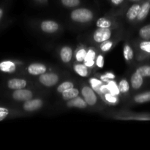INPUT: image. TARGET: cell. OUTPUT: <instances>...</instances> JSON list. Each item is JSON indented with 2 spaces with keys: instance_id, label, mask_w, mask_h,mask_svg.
<instances>
[{
  "instance_id": "obj_6",
  "label": "cell",
  "mask_w": 150,
  "mask_h": 150,
  "mask_svg": "<svg viewBox=\"0 0 150 150\" xmlns=\"http://www.w3.org/2000/svg\"><path fill=\"white\" fill-rule=\"evenodd\" d=\"M17 70V63L13 60L6 59L0 62V73L12 74Z\"/></svg>"
},
{
  "instance_id": "obj_36",
  "label": "cell",
  "mask_w": 150,
  "mask_h": 150,
  "mask_svg": "<svg viewBox=\"0 0 150 150\" xmlns=\"http://www.w3.org/2000/svg\"><path fill=\"white\" fill-rule=\"evenodd\" d=\"M100 92H102V93H107V92H108V87H107V85H103L102 84L101 85V86L100 87Z\"/></svg>"
},
{
  "instance_id": "obj_17",
  "label": "cell",
  "mask_w": 150,
  "mask_h": 150,
  "mask_svg": "<svg viewBox=\"0 0 150 150\" xmlns=\"http://www.w3.org/2000/svg\"><path fill=\"white\" fill-rule=\"evenodd\" d=\"M139 48L143 54L142 59L150 57V40H143L139 43Z\"/></svg>"
},
{
  "instance_id": "obj_39",
  "label": "cell",
  "mask_w": 150,
  "mask_h": 150,
  "mask_svg": "<svg viewBox=\"0 0 150 150\" xmlns=\"http://www.w3.org/2000/svg\"><path fill=\"white\" fill-rule=\"evenodd\" d=\"M130 1H140V0H130Z\"/></svg>"
},
{
  "instance_id": "obj_9",
  "label": "cell",
  "mask_w": 150,
  "mask_h": 150,
  "mask_svg": "<svg viewBox=\"0 0 150 150\" xmlns=\"http://www.w3.org/2000/svg\"><path fill=\"white\" fill-rule=\"evenodd\" d=\"M47 67L40 63H33L28 66L27 72L32 76H40L46 73Z\"/></svg>"
},
{
  "instance_id": "obj_35",
  "label": "cell",
  "mask_w": 150,
  "mask_h": 150,
  "mask_svg": "<svg viewBox=\"0 0 150 150\" xmlns=\"http://www.w3.org/2000/svg\"><path fill=\"white\" fill-rule=\"evenodd\" d=\"M115 79V76H114V74H113L112 73H107L106 74H105L104 76H101V80H103V81H108L110 79Z\"/></svg>"
},
{
  "instance_id": "obj_34",
  "label": "cell",
  "mask_w": 150,
  "mask_h": 150,
  "mask_svg": "<svg viewBox=\"0 0 150 150\" xmlns=\"http://www.w3.org/2000/svg\"><path fill=\"white\" fill-rule=\"evenodd\" d=\"M95 64H96L97 67H99V68H103L104 66V58L103 56L99 54L98 56L96 59V61H95Z\"/></svg>"
},
{
  "instance_id": "obj_2",
  "label": "cell",
  "mask_w": 150,
  "mask_h": 150,
  "mask_svg": "<svg viewBox=\"0 0 150 150\" xmlns=\"http://www.w3.org/2000/svg\"><path fill=\"white\" fill-rule=\"evenodd\" d=\"M39 81L45 86L51 87L58 83L59 76L56 73H45L40 76Z\"/></svg>"
},
{
  "instance_id": "obj_26",
  "label": "cell",
  "mask_w": 150,
  "mask_h": 150,
  "mask_svg": "<svg viewBox=\"0 0 150 150\" xmlns=\"http://www.w3.org/2000/svg\"><path fill=\"white\" fill-rule=\"evenodd\" d=\"M118 87L121 93L125 94L128 92L129 89H130V84L126 79H122L119 83Z\"/></svg>"
},
{
  "instance_id": "obj_27",
  "label": "cell",
  "mask_w": 150,
  "mask_h": 150,
  "mask_svg": "<svg viewBox=\"0 0 150 150\" xmlns=\"http://www.w3.org/2000/svg\"><path fill=\"white\" fill-rule=\"evenodd\" d=\"M74 87V84H73L72 82L70 81H64L63 83H62L61 84H59L57 87V92H59V93H62L64 91L67 90V89H70L71 88Z\"/></svg>"
},
{
  "instance_id": "obj_22",
  "label": "cell",
  "mask_w": 150,
  "mask_h": 150,
  "mask_svg": "<svg viewBox=\"0 0 150 150\" xmlns=\"http://www.w3.org/2000/svg\"><path fill=\"white\" fill-rule=\"evenodd\" d=\"M136 72L142 75L144 78H150V64H144L136 69Z\"/></svg>"
},
{
  "instance_id": "obj_30",
  "label": "cell",
  "mask_w": 150,
  "mask_h": 150,
  "mask_svg": "<svg viewBox=\"0 0 150 150\" xmlns=\"http://www.w3.org/2000/svg\"><path fill=\"white\" fill-rule=\"evenodd\" d=\"M10 115V109L7 107L0 106V122L3 121Z\"/></svg>"
},
{
  "instance_id": "obj_23",
  "label": "cell",
  "mask_w": 150,
  "mask_h": 150,
  "mask_svg": "<svg viewBox=\"0 0 150 150\" xmlns=\"http://www.w3.org/2000/svg\"><path fill=\"white\" fill-rule=\"evenodd\" d=\"M123 55H124L125 59L126 61H130L133 59L134 57V54H133V51L131 47L129 45H125L124 46V49H123Z\"/></svg>"
},
{
  "instance_id": "obj_13",
  "label": "cell",
  "mask_w": 150,
  "mask_h": 150,
  "mask_svg": "<svg viewBox=\"0 0 150 150\" xmlns=\"http://www.w3.org/2000/svg\"><path fill=\"white\" fill-rule=\"evenodd\" d=\"M130 82L133 89H139L144 84V77L137 72H135L131 76Z\"/></svg>"
},
{
  "instance_id": "obj_31",
  "label": "cell",
  "mask_w": 150,
  "mask_h": 150,
  "mask_svg": "<svg viewBox=\"0 0 150 150\" xmlns=\"http://www.w3.org/2000/svg\"><path fill=\"white\" fill-rule=\"evenodd\" d=\"M113 42L111 41L105 40L104 42H101L100 45V48L101 51H103V52H107V51H109L111 48H112Z\"/></svg>"
},
{
  "instance_id": "obj_29",
  "label": "cell",
  "mask_w": 150,
  "mask_h": 150,
  "mask_svg": "<svg viewBox=\"0 0 150 150\" xmlns=\"http://www.w3.org/2000/svg\"><path fill=\"white\" fill-rule=\"evenodd\" d=\"M61 2L64 7H75L80 4L81 0H61Z\"/></svg>"
},
{
  "instance_id": "obj_40",
  "label": "cell",
  "mask_w": 150,
  "mask_h": 150,
  "mask_svg": "<svg viewBox=\"0 0 150 150\" xmlns=\"http://www.w3.org/2000/svg\"><path fill=\"white\" fill-rule=\"evenodd\" d=\"M38 1H45V0H38Z\"/></svg>"
},
{
  "instance_id": "obj_32",
  "label": "cell",
  "mask_w": 150,
  "mask_h": 150,
  "mask_svg": "<svg viewBox=\"0 0 150 150\" xmlns=\"http://www.w3.org/2000/svg\"><path fill=\"white\" fill-rule=\"evenodd\" d=\"M89 83H90L91 86H92V88H93L94 89L98 91H100V87L101 85L103 84L101 81L96 79H91L90 80H89Z\"/></svg>"
},
{
  "instance_id": "obj_24",
  "label": "cell",
  "mask_w": 150,
  "mask_h": 150,
  "mask_svg": "<svg viewBox=\"0 0 150 150\" xmlns=\"http://www.w3.org/2000/svg\"><path fill=\"white\" fill-rule=\"evenodd\" d=\"M106 85L107 87H108V92H110V93L113 94L114 95H118L120 93L118 86L113 81H108V83Z\"/></svg>"
},
{
  "instance_id": "obj_10",
  "label": "cell",
  "mask_w": 150,
  "mask_h": 150,
  "mask_svg": "<svg viewBox=\"0 0 150 150\" xmlns=\"http://www.w3.org/2000/svg\"><path fill=\"white\" fill-rule=\"evenodd\" d=\"M59 27V26L57 22L51 20L43 21L40 24L41 29L45 33H54L58 30Z\"/></svg>"
},
{
  "instance_id": "obj_38",
  "label": "cell",
  "mask_w": 150,
  "mask_h": 150,
  "mask_svg": "<svg viewBox=\"0 0 150 150\" xmlns=\"http://www.w3.org/2000/svg\"><path fill=\"white\" fill-rule=\"evenodd\" d=\"M4 9H3L1 7H0V21H1L3 16H4Z\"/></svg>"
},
{
  "instance_id": "obj_37",
  "label": "cell",
  "mask_w": 150,
  "mask_h": 150,
  "mask_svg": "<svg viewBox=\"0 0 150 150\" xmlns=\"http://www.w3.org/2000/svg\"><path fill=\"white\" fill-rule=\"evenodd\" d=\"M111 1L114 5H120L124 1V0H111Z\"/></svg>"
},
{
  "instance_id": "obj_28",
  "label": "cell",
  "mask_w": 150,
  "mask_h": 150,
  "mask_svg": "<svg viewBox=\"0 0 150 150\" xmlns=\"http://www.w3.org/2000/svg\"><path fill=\"white\" fill-rule=\"evenodd\" d=\"M86 54H87V51H86V50L85 48H82L78 50L76 54V61L79 62H82L84 61Z\"/></svg>"
},
{
  "instance_id": "obj_11",
  "label": "cell",
  "mask_w": 150,
  "mask_h": 150,
  "mask_svg": "<svg viewBox=\"0 0 150 150\" xmlns=\"http://www.w3.org/2000/svg\"><path fill=\"white\" fill-rule=\"evenodd\" d=\"M150 12V0H145L141 5L140 11L138 15L137 20L142 21L146 18Z\"/></svg>"
},
{
  "instance_id": "obj_20",
  "label": "cell",
  "mask_w": 150,
  "mask_h": 150,
  "mask_svg": "<svg viewBox=\"0 0 150 150\" xmlns=\"http://www.w3.org/2000/svg\"><path fill=\"white\" fill-rule=\"evenodd\" d=\"M73 69H74V71L81 77H86L89 75L88 67L84 64H79V63L76 64L73 67Z\"/></svg>"
},
{
  "instance_id": "obj_21",
  "label": "cell",
  "mask_w": 150,
  "mask_h": 150,
  "mask_svg": "<svg viewBox=\"0 0 150 150\" xmlns=\"http://www.w3.org/2000/svg\"><path fill=\"white\" fill-rule=\"evenodd\" d=\"M139 35L143 40H150V23L142 26L139 29Z\"/></svg>"
},
{
  "instance_id": "obj_1",
  "label": "cell",
  "mask_w": 150,
  "mask_h": 150,
  "mask_svg": "<svg viewBox=\"0 0 150 150\" xmlns=\"http://www.w3.org/2000/svg\"><path fill=\"white\" fill-rule=\"evenodd\" d=\"M72 20L78 23H87L93 18V13L87 8H77L70 14Z\"/></svg>"
},
{
  "instance_id": "obj_14",
  "label": "cell",
  "mask_w": 150,
  "mask_h": 150,
  "mask_svg": "<svg viewBox=\"0 0 150 150\" xmlns=\"http://www.w3.org/2000/svg\"><path fill=\"white\" fill-rule=\"evenodd\" d=\"M141 5L142 4L136 3V4H133L127 10L126 13V16L130 21H134L135 19H137L138 15H139V11L141 9Z\"/></svg>"
},
{
  "instance_id": "obj_5",
  "label": "cell",
  "mask_w": 150,
  "mask_h": 150,
  "mask_svg": "<svg viewBox=\"0 0 150 150\" xmlns=\"http://www.w3.org/2000/svg\"><path fill=\"white\" fill-rule=\"evenodd\" d=\"M112 32L109 28H98L93 34V39L97 42L108 40L111 37Z\"/></svg>"
},
{
  "instance_id": "obj_15",
  "label": "cell",
  "mask_w": 150,
  "mask_h": 150,
  "mask_svg": "<svg viewBox=\"0 0 150 150\" xmlns=\"http://www.w3.org/2000/svg\"><path fill=\"white\" fill-rule=\"evenodd\" d=\"M73 57V50L69 46H64L60 51V58L64 63L70 62Z\"/></svg>"
},
{
  "instance_id": "obj_3",
  "label": "cell",
  "mask_w": 150,
  "mask_h": 150,
  "mask_svg": "<svg viewBox=\"0 0 150 150\" xmlns=\"http://www.w3.org/2000/svg\"><path fill=\"white\" fill-rule=\"evenodd\" d=\"M11 97L14 100L16 101H22V102H25V101L30 100L33 98V93L31 90L29 89H16V90H13L12 92Z\"/></svg>"
},
{
  "instance_id": "obj_19",
  "label": "cell",
  "mask_w": 150,
  "mask_h": 150,
  "mask_svg": "<svg viewBox=\"0 0 150 150\" xmlns=\"http://www.w3.org/2000/svg\"><path fill=\"white\" fill-rule=\"evenodd\" d=\"M79 89L73 87L70 89H67V90L64 91V92H63L62 93V98L64 100H70L79 96Z\"/></svg>"
},
{
  "instance_id": "obj_16",
  "label": "cell",
  "mask_w": 150,
  "mask_h": 150,
  "mask_svg": "<svg viewBox=\"0 0 150 150\" xmlns=\"http://www.w3.org/2000/svg\"><path fill=\"white\" fill-rule=\"evenodd\" d=\"M95 57H96V53H95V50L89 49V51H87V54H86V58H85L84 61L83 62V64H84L87 67H93L94 64H95Z\"/></svg>"
},
{
  "instance_id": "obj_12",
  "label": "cell",
  "mask_w": 150,
  "mask_h": 150,
  "mask_svg": "<svg viewBox=\"0 0 150 150\" xmlns=\"http://www.w3.org/2000/svg\"><path fill=\"white\" fill-rule=\"evenodd\" d=\"M67 105L68 107H70V108H85L87 107L88 104L86 103V102L83 98L77 96L68 100V102L67 103Z\"/></svg>"
},
{
  "instance_id": "obj_25",
  "label": "cell",
  "mask_w": 150,
  "mask_h": 150,
  "mask_svg": "<svg viewBox=\"0 0 150 150\" xmlns=\"http://www.w3.org/2000/svg\"><path fill=\"white\" fill-rule=\"evenodd\" d=\"M112 23L110 20L105 18H100L96 22V26L98 28H109L111 27Z\"/></svg>"
},
{
  "instance_id": "obj_8",
  "label": "cell",
  "mask_w": 150,
  "mask_h": 150,
  "mask_svg": "<svg viewBox=\"0 0 150 150\" xmlns=\"http://www.w3.org/2000/svg\"><path fill=\"white\" fill-rule=\"evenodd\" d=\"M27 85V82L23 79H10L7 81V87L12 90L24 89Z\"/></svg>"
},
{
  "instance_id": "obj_33",
  "label": "cell",
  "mask_w": 150,
  "mask_h": 150,
  "mask_svg": "<svg viewBox=\"0 0 150 150\" xmlns=\"http://www.w3.org/2000/svg\"><path fill=\"white\" fill-rule=\"evenodd\" d=\"M105 99L106 100L108 103H117V101H118L116 95H113V94L111 93H108V92L105 94Z\"/></svg>"
},
{
  "instance_id": "obj_4",
  "label": "cell",
  "mask_w": 150,
  "mask_h": 150,
  "mask_svg": "<svg viewBox=\"0 0 150 150\" xmlns=\"http://www.w3.org/2000/svg\"><path fill=\"white\" fill-rule=\"evenodd\" d=\"M81 94L88 105L92 106L96 104L97 101H98V98H97L95 91L92 88L88 86H83L81 89Z\"/></svg>"
},
{
  "instance_id": "obj_18",
  "label": "cell",
  "mask_w": 150,
  "mask_h": 150,
  "mask_svg": "<svg viewBox=\"0 0 150 150\" xmlns=\"http://www.w3.org/2000/svg\"><path fill=\"white\" fill-rule=\"evenodd\" d=\"M134 101L136 103L139 104L150 102V91H146V92L138 94L134 97Z\"/></svg>"
},
{
  "instance_id": "obj_7",
  "label": "cell",
  "mask_w": 150,
  "mask_h": 150,
  "mask_svg": "<svg viewBox=\"0 0 150 150\" xmlns=\"http://www.w3.org/2000/svg\"><path fill=\"white\" fill-rule=\"evenodd\" d=\"M42 100L40 99H30L28 100L25 101L24 103L23 104V108L26 111H35L37 110L40 109L42 106Z\"/></svg>"
}]
</instances>
